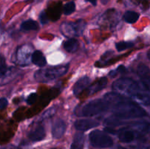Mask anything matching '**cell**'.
<instances>
[{
  "mask_svg": "<svg viewBox=\"0 0 150 149\" xmlns=\"http://www.w3.org/2000/svg\"><path fill=\"white\" fill-rule=\"evenodd\" d=\"M31 61L35 65L39 67H45L46 64V58L40 51H35L31 56Z\"/></svg>",
  "mask_w": 150,
  "mask_h": 149,
  "instance_id": "cell-14",
  "label": "cell"
},
{
  "mask_svg": "<svg viewBox=\"0 0 150 149\" xmlns=\"http://www.w3.org/2000/svg\"><path fill=\"white\" fill-rule=\"evenodd\" d=\"M134 45L133 42H120L116 44V48L118 51H123L128 48H132Z\"/></svg>",
  "mask_w": 150,
  "mask_h": 149,
  "instance_id": "cell-20",
  "label": "cell"
},
{
  "mask_svg": "<svg viewBox=\"0 0 150 149\" xmlns=\"http://www.w3.org/2000/svg\"><path fill=\"white\" fill-rule=\"evenodd\" d=\"M142 135L141 131L133 130L128 128H123L119 131L118 137L120 141L124 143H130Z\"/></svg>",
  "mask_w": 150,
  "mask_h": 149,
  "instance_id": "cell-7",
  "label": "cell"
},
{
  "mask_svg": "<svg viewBox=\"0 0 150 149\" xmlns=\"http://www.w3.org/2000/svg\"><path fill=\"white\" fill-rule=\"evenodd\" d=\"M85 1L92 3V4H93L94 6H95L97 4V0H85Z\"/></svg>",
  "mask_w": 150,
  "mask_h": 149,
  "instance_id": "cell-26",
  "label": "cell"
},
{
  "mask_svg": "<svg viewBox=\"0 0 150 149\" xmlns=\"http://www.w3.org/2000/svg\"><path fill=\"white\" fill-rule=\"evenodd\" d=\"M91 83V80L89 77L87 76H84V77H81L79 79L77 82L74 84L73 88V94L78 96L80 94L84 89H87L88 86H89Z\"/></svg>",
  "mask_w": 150,
  "mask_h": 149,
  "instance_id": "cell-12",
  "label": "cell"
},
{
  "mask_svg": "<svg viewBox=\"0 0 150 149\" xmlns=\"http://www.w3.org/2000/svg\"><path fill=\"white\" fill-rule=\"evenodd\" d=\"M116 149H126L124 147H122V146H117V148Z\"/></svg>",
  "mask_w": 150,
  "mask_h": 149,
  "instance_id": "cell-28",
  "label": "cell"
},
{
  "mask_svg": "<svg viewBox=\"0 0 150 149\" xmlns=\"http://www.w3.org/2000/svg\"><path fill=\"white\" fill-rule=\"evenodd\" d=\"M86 27V22L79 20L76 22H65L60 26V31L64 36L70 38L79 37L83 32Z\"/></svg>",
  "mask_w": 150,
  "mask_h": 149,
  "instance_id": "cell-6",
  "label": "cell"
},
{
  "mask_svg": "<svg viewBox=\"0 0 150 149\" xmlns=\"http://www.w3.org/2000/svg\"><path fill=\"white\" fill-rule=\"evenodd\" d=\"M138 75L142 80L144 87L149 91L150 72L149 67L144 64H140L138 67Z\"/></svg>",
  "mask_w": 150,
  "mask_h": 149,
  "instance_id": "cell-11",
  "label": "cell"
},
{
  "mask_svg": "<svg viewBox=\"0 0 150 149\" xmlns=\"http://www.w3.org/2000/svg\"><path fill=\"white\" fill-rule=\"evenodd\" d=\"M109 109L108 104L104 99H95L88 102L79 110V116H94Z\"/></svg>",
  "mask_w": 150,
  "mask_h": 149,
  "instance_id": "cell-4",
  "label": "cell"
},
{
  "mask_svg": "<svg viewBox=\"0 0 150 149\" xmlns=\"http://www.w3.org/2000/svg\"><path fill=\"white\" fill-rule=\"evenodd\" d=\"M67 129V124L64 120L58 118L52 124L51 133L54 138L60 139L64 134Z\"/></svg>",
  "mask_w": 150,
  "mask_h": 149,
  "instance_id": "cell-8",
  "label": "cell"
},
{
  "mask_svg": "<svg viewBox=\"0 0 150 149\" xmlns=\"http://www.w3.org/2000/svg\"><path fill=\"white\" fill-rule=\"evenodd\" d=\"M103 99L108 104L113 115L118 119L127 120L147 115V112L137 102L117 92L106 93Z\"/></svg>",
  "mask_w": 150,
  "mask_h": 149,
  "instance_id": "cell-1",
  "label": "cell"
},
{
  "mask_svg": "<svg viewBox=\"0 0 150 149\" xmlns=\"http://www.w3.org/2000/svg\"><path fill=\"white\" fill-rule=\"evenodd\" d=\"M37 98H38V94H37V93H31V94L28 96L27 99H26V102H27V104H29V105H32V104H34L36 102Z\"/></svg>",
  "mask_w": 150,
  "mask_h": 149,
  "instance_id": "cell-24",
  "label": "cell"
},
{
  "mask_svg": "<svg viewBox=\"0 0 150 149\" xmlns=\"http://www.w3.org/2000/svg\"><path fill=\"white\" fill-rule=\"evenodd\" d=\"M126 71V68L124 67V66H120V67H117L116 69V70H114V71H111V72L109 73V75L111 76V77H115L117 74V73H123Z\"/></svg>",
  "mask_w": 150,
  "mask_h": 149,
  "instance_id": "cell-22",
  "label": "cell"
},
{
  "mask_svg": "<svg viewBox=\"0 0 150 149\" xmlns=\"http://www.w3.org/2000/svg\"><path fill=\"white\" fill-rule=\"evenodd\" d=\"M38 27H39V25H38V22L34 20H32V19L25 20L21 25V29L23 31L37 30Z\"/></svg>",
  "mask_w": 150,
  "mask_h": 149,
  "instance_id": "cell-17",
  "label": "cell"
},
{
  "mask_svg": "<svg viewBox=\"0 0 150 149\" xmlns=\"http://www.w3.org/2000/svg\"><path fill=\"white\" fill-rule=\"evenodd\" d=\"M7 72V67L6 64L5 58L0 54V77H3Z\"/></svg>",
  "mask_w": 150,
  "mask_h": 149,
  "instance_id": "cell-21",
  "label": "cell"
},
{
  "mask_svg": "<svg viewBox=\"0 0 150 149\" xmlns=\"http://www.w3.org/2000/svg\"><path fill=\"white\" fill-rule=\"evenodd\" d=\"M68 69L69 64H67L41 69L35 73V79L40 83H48L64 75L68 71Z\"/></svg>",
  "mask_w": 150,
  "mask_h": 149,
  "instance_id": "cell-3",
  "label": "cell"
},
{
  "mask_svg": "<svg viewBox=\"0 0 150 149\" xmlns=\"http://www.w3.org/2000/svg\"><path fill=\"white\" fill-rule=\"evenodd\" d=\"M75 127L80 131H85L97 127L100 125V123L93 119H80L75 122Z\"/></svg>",
  "mask_w": 150,
  "mask_h": 149,
  "instance_id": "cell-10",
  "label": "cell"
},
{
  "mask_svg": "<svg viewBox=\"0 0 150 149\" xmlns=\"http://www.w3.org/2000/svg\"><path fill=\"white\" fill-rule=\"evenodd\" d=\"M45 130L42 124H38L33 127L28 134V137L32 142H39L45 137Z\"/></svg>",
  "mask_w": 150,
  "mask_h": 149,
  "instance_id": "cell-9",
  "label": "cell"
},
{
  "mask_svg": "<svg viewBox=\"0 0 150 149\" xmlns=\"http://www.w3.org/2000/svg\"><path fill=\"white\" fill-rule=\"evenodd\" d=\"M101 1H102L103 4H107V3H108V0H101Z\"/></svg>",
  "mask_w": 150,
  "mask_h": 149,
  "instance_id": "cell-27",
  "label": "cell"
},
{
  "mask_svg": "<svg viewBox=\"0 0 150 149\" xmlns=\"http://www.w3.org/2000/svg\"><path fill=\"white\" fill-rule=\"evenodd\" d=\"M75 10H76V4L74 1L67 2V4H64V7H63V13L66 15H71Z\"/></svg>",
  "mask_w": 150,
  "mask_h": 149,
  "instance_id": "cell-19",
  "label": "cell"
},
{
  "mask_svg": "<svg viewBox=\"0 0 150 149\" xmlns=\"http://www.w3.org/2000/svg\"><path fill=\"white\" fill-rule=\"evenodd\" d=\"M79 43L75 38H70L64 43V48L67 52L74 53L79 49Z\"/></svg>",
  "mask_w": 150,
  "mask_h": 149,
  "instance_id": "cell-16",
  "label": "cell"
},
{
  "mask_svg": "<svg viewBox=\"0 0 150 149\" xmlns=\"http://www.w3.org/2000/svg\"><path fill=\"white\" fill-rule=\"evenodd\" d=\"M123 18H124L125 21L127 22V23H134L139 20V14L135 11L128 10V11L125 12V13L123 15Z\"/></svg>",
  "mask_w": 150,
  "mask_h": 149,
  "instance_id": "cell-18",
  "label": "cell"
},
{
  "mask_svg": "<svg viewBox=\"0 0 150 149\" xmlns=\"http://www.w3.org/2000/svg\"><path fill=\"white\" fill-rule=\"evenodd\" d=\"M51 149H57V148H51Z\"/></svg>",
  "mask_w": 150,
  "mask_h": 149,
  "instance_id": "cell-29",
  "label": "cell"
},
{
  "mask_svg": "<svg viewBox=\"0 0 150 149\" xmlns=\"http://www.w3.org/2000/svg\"><path fill=\"white\" fill-rule=\"evenodd\" d=\"M112 89L117 93L128 96L138 104H143L146 106L149 105V91L142 88L136 80L128 77H122L114 81Z\"/></svg>",
  "mask_w": 150,
  "mask_h": 149,
  "instance_id": "cell-2",
  "label": "cell"
},
{
  "mask_svg": "<svg viewBox=\"0 0 150 149\" xmlns=\"http://www.w3.org/2000/svg\"><path fill=\"white\" fill-rule=\"evenodd\" d=\"M84 141V134L81 132L76 133L73 137L70 149H83Z\"/></svg>",
  "mask_w": 150,
  "mask_h": 149,
  "instance_id": "cell-15",
  "label": "cell"
},
{
  "mask_svg": "<svg viewBox=\"0 0 150 149\" xmlns=\"http://www.w3.org/2000/svg\"><path fill=\"white\" fill-rule=\"evenodd\" d=\"M39 18H40V23H42V25L48 23V15H47V13H45V11H42L40 13Z\"/></svg>",
  "mask_w": 150,
  "mask_h": 149,
  "instance_id": "cell-23",
  "label": "cell"
},
{
  "mask_svg": "<svg viewBox=\"0 0 150 149\" xmlns=\"http://www.w3.org/2000/svg\"><path fill=\"white\" fill-rule=\"evenodd\" d=\"M91 145L96 148H107L114 145V141L109 135L100 130H94L89 135Z\"/></svg>",
  "mask_w": 150,
  "mask_h": 149,
  "instance_id": "cell-5",
  "label": "cell"
},
{
  "mask_svg": "<svg viewBox=\"0 0 150 149\" xmlns=\"http://www.w3.org/2000/svg\"><path fill=\"white\" fill-rule=\"evenodd\" d=\"M107 83H108V79L106 77H101L99 80L92 83V85L88 86L87 95H92L100 91L106 86Z\"/></svg>",
  "mask_w": 150,
  "mask_h": 149,
  "instance_id": "cell-13",
  "label": "cell"
},
{
  "mask_svg": "<svg viewBox=\"0 0 150 149\" xmlns=\"http://www.w3.org/2000/svg\"><path fill=\"white\" fill-rule=\"evenodd\" d=\"M8 105V101L6 98L1 97L0 98V110H2L7 107Z\"/></svg>",
  "mask_w": 150,
  "mask_h": 149,
  "instance_id": "cell-25",
  "label": "cell"
}]
</instances>
